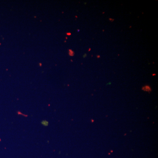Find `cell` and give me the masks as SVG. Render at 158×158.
Instances as JSON below:
<instances>
[{
	"label": "cell",
	"instance_id": "obj_1",
	"mask_svg": "<svg viewBox=\"0 0 158 158\" xmlns=\"http://www.w3.org/2000/svg\"><path fill=\"white\" fill-rule=\"evenodd\" d=\"M142 90L145 91L149 92H150L152 91V89H151V87L148 85L142 87Z\"/></svg>",
	"mask_w": 158,
	"mask_h": 158
},
{
	"label": "cell",
	"instance_id": "obj_2",
	"mask_svg": "<svg viewBox=\"0 0 158 158\" xmlns=\"http://www.w3.org/2000/svg\"><path fill=\"white\" fill-rule=\"evenodd\" d=\"M41 123L44 126H47L48 125V121H46V120H43L41 122Z\"/></svg>",
	"mask_w": 158,
	"mask_h": 158
},
{
	"label": "cell",
	"instance_id": "obj_3",
	"mask_svg": "<svg viewBox=\"0 0 158 158\" xmlns=\"http://www.w3.org/2000/svg\"><path fill=\"white\" fill-rule=\"evenodd\" d=\"M69 51H69V55H70V56H74V51L71 50H69Z\"/></svg>",
	"mask_w": 158,
	"mask_h": 158
},
{
	"label": "cell",
	"instance_id": "obj_4",
	"mask_svg": "<svg viewBox=\"0 0 158 158\" xmlns=\"http://www.w3.org/2000/svg\"><path fill=\"white\" fill-rule=\"evenodd\" d=\"M109 20L110 21H111L112 22L114 21V19H111V18H109Z\"/></svg>",
	"mask_w": 158,
	"mask_h": 158
},
{
	"label": "cell",
	"instance_id": "obj_5",
	"mask_svg": "<svg viewBox=\"0 0 158 158\" xmlns=\"http://www.w3.org/2000/svg\"><path fill=\"white\" fill-rule=\"evenodd\" d=\"M87 55V54H85L84 55V56H83V57H84V58H85V57H86Z\"/></svg>",
	"mask_w": 158,
	"mask_h": 158
},
{
	"label": "cell",
	"instance_id": "obj_6",
	"mask_svg": "<svg viewBox=\"0 0 158 158\" xmlns=\"http://www.w3.org/2000/svg\"><path fill=\"white\" fill-rule=\"evenodd\" d=\"M97 57L98 58H100V55H97Z\"/></svg>",
	"mask_w": 158,
	"mask_h": 158
},
{
	"label": "cell",
	"instance_id": "obj_7",
	"mask_svg": "<svg viewBox=\"0 0 158 158\" xmlns=\"http://www.w3.org/2000/svg\"><path fill=\"white\" fill-rule=\"evenodd\" d=\"M67 35H71V33H67Z\"/></svg>",
	"mask_w": 158,
	"mask_h": 158
},
{
	"label": "cell",
	"instance_id": "obj_8",
	"mask_svg": "<svg viewBox=\"0 0 158 158\" xmlns=\"http://www.w3.org/2000/svg\"><path fill=\"white\" fill-rule=\"evenodd\" d=\"M91 50V48H90L89 49L88 51H90Z\"/></svg>",
	"mask_w": 158,
	"mask_h": 158
},
{
	"label": "cell",
	"instance_id": "obj_9",
	"mask_svg": "<svg viewBox=\"0 0 158 158\" xmlns=\"http://www.w3.org/2000/svg\"><path fill=\"white\" fill-rule=\"evenodd\" d=\"M156 75V74H153V76H155V75Z\"/></svg>",
	"mask_w": 158,
	"mask_h": 158
}]
</instances>
